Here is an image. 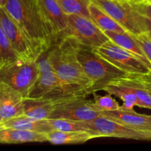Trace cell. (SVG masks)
I'll return each mask as SVG.
<instances>
[{
  "instance_id": "cell-4",
  "label": "cell",
  "mask_w": 151,
  "mask_h": 151,
  "mask_svg": "<svg viewBox=\"0 0 151 151\" xmlns=\"http://www.w3.org/2000/svg\"><path fill=\"white\" fill-rule=\"evenodd\" d=\"M116 21L131 35L145 32L144 18L128 0H90Z\"/></svg>"
},
{
  "instance_id": "cell-25",
  "label": "cell",
  "mask_w": 151,
  "mask_h": 151,
  "mask_svg": "<svg viewBox=\"0 0 151 151\" xmlns=\"http://www.w3.org/2000/svg\"><path fill=\"white\" fill-rule=\"evenodd\" d=\"M93 95V103L94 106L98 109L100 111H115L119 109V103L110 94L100 95L96 92L91 94Z\"/></svg>"
},
{
  "instance_id": "cell-15",
  "label": "cell",
  "mask_w": 151,
  "mask_h": 151,
  "mask_svg": "<svg viewBox=\"0 0 151 151\" xmlns=\"http://www.w3.org/2000/svg\"><path fill=\"white\" fill-rule=\"evenodd\" d=\"M47 135L44 133L22 131L11 128L0 127L1 144H20L26 142H45Z\"/></svg>"
},
{
  "instance_id": "cell-21",
  "label": "cell",
  "mask_w": 151,
  "mask_h": 151,
  "mask_svg": "<svg viewBox=\"0 0 151 151\" xmlns=\"http://www.w3.org/2000/svg\"><path fill=\"white\" fill-rule=\"evenodd\" d=\"M103 91H106L108 94L118 97L122 101L121 109L125 110H133L134 106H138V100L137 97L132 91L122 84L114 81L108 84L103 88Z\"/></svg>"
},
{
  "instance_id": "cell-31",
  "label": "cell",
  "mask_w": 151,
  "mask_h": 151,
  "mask_svg": "<svg viewBox=\"0 0 151 151\" xmlns=\"http://www.w3.org/2000/svg\"><path fill=\"white\" fill-rule=\"evenodd\" d=\"M7 0H0V6H4V4L6 3V1H7Z\"/></svg>"
},
{
  "instance_id": "cell-30",
  "label": "cell",
  "mask_w": 151,
  "mask_h": 151,
  "mask_svg": "<svg viewBox=\"0 0 151 151\" xmlns=\"http://www.w3.org/2000/svg\"><path fill=\"white\" fill-rule=\"evenodd\" d=\"M128 1H143V2L151 3V0H128Z\"/></svg>"
},
{
  "instance_id": "cell-6",
  "label": "cell",
  "mask_w": 151,
  "mask_h": 151,
  "mask_svg": "<svg viewBox=\"0 0 151 151\" xmlns=\"http://www.w3.org/2000/svg\"><path fill=\"white\" fill-rule=\"evenodd\" d=\"M94 50L114 66L130 75H145L151 71L139 58L110 40L100 47L94 48Z\"/></svg>"
},
{
  "instance_id": "cell-3",
  "label": "cell",
  "mask_w": 151,
  "mask_h": 151,
  "mask_svg": "<svg viewBox=\"0 0 151 151\" xmlns=\"http://www.w3.org/2000/svg\"><path fill=\"white\" fill-rule=\"evenodd\" d=\"M77 57L91 82V94L103 91V88L110 83L130 75L103 58L91 47L79 44Z\"/></svg>"
},
{
  "instance_id": "cell-27",
  "label": "cell",
  "mask_w": 151,
  "mask_h": 151,
  "mask_svg": "<svg viewBox=\"0 0 151 151\" xmlns=\"http://www.w3.org/2000/svg\"><path fill=\"white\" fill-rule=\"evenodd\" d=\"M134 10L141 16L151 21V3L139 1H128Z\"/></svg>"
},
{
  "instance_id": "cell-19",
  "label": "cell",
  "mask_w": 151,
  "mask_h": 151,
  "mask_svg": "<svg viewBox=\"0 0 151 151\" xmlns=\"http://www.w3.org/2000/svg\"><path fill=\"white\" fill-rule=\"evenodd\" d=\"M116 81L128 87L132 91L138 100L139 107L151 110V97L139 79V75H128Z\"/></svg>"
},
{
  "instance_id": "cell-23",
  "label": "cell",
  "mask_w": 151,
  "mask_h": 151,
  "mask_svg": "<svg viewBox=\"0 0 151 151\" xmlns=\"http://www.w3.org/2000/svg\"><path fill=\"white\" fill-rule=\"evenodd\" d=\"M47 120L52 130L61 131H88V132H91L87 130L83 121H75L67 119H47Z\"/></svg>"
},
{
  "instance_id": "cell-28",
  "label": "cell",
  "mask_w": 151,
  "mask_h": 151,
  "mask_svg": "<svg viewBox=\"0 0 151 151\" xmlns=\"http://www.w3.org/2000/svg\"><path fill=\"white\" fill-rule=\"evenodd\" d=\"M139 77L151 97V71L145 75H139Z\"/></svg>"
},
{
  "instance_id": "cell-17",
  "label": "cell",
  "mask_w": 151,
  "mask_h": 151,
  "mask_svg": "<svg viewBox=\"0 0 151 151\" xmlns=\"http://www.w3.org/2000/svg\"><path fill=\"white\" fill-rule=\"evenodd\" d=\"M47 142L53 145L83 144L90 139L99 138L94 133L88 131H61L52 130L46 134Z\"/></svg>"
},
{
  "instance_id": "cell-14",
  "label": "cell",
  "mask_w": 151,
  "mask_h": 151,
  "mask_svg": "<svg viewBox=\"0 0 151 151\" xmlns=\"http://www.w3.org/2000/svg\"><path fill=\"white\" fill-rule=\"evenodd\" d=\"M55 102L46 97H24L23 114L35 119H49Z\"/></svg>"
},
{
  "instance_id": "cell-16",
  "label": "cell",
  "mask_w": 151,
  "mask_h": 151,
  "mask_svg": "<svg viewBox=\"0 0 151 151\" xmlns=\"http://www.w3.org/2000/svg\"><path fill=\"white\" fill-rule=\"evenodd\" d=\"M0 127L11 128L22 131H35L47 134L52 131L51 127L47 119H35L24 114L14 116L0 123Z\"/></svg>"
},
{
  "instance_id": "cell-7",
  "label": "cell",
  "mask_w": 151,
  "mask_h": 151,
  "mask_svg": "<svg viewBox=\"0 0 151 151\" xmlns=\"http://www.w3.org/2000/svg\"><path fill=\"white\" fill-rule=\"evenodd\" d=\"M66 36L75 38L81 45L96 48L109 41V38L89 18L80 15H67Z\"/></svg>"
},
{
  "instance_id": "cell-32",
  "label": "cell",
  "mask_w": 151,
  "mask_h": 151,
  "mask_svg": "<svg viewBox=\"0 0 151 151\" xmlns=\"http://www.w3.org/2000/svg\"></svg>"
},
{
  "instance_id": "cell-22",
  "label": "cell",
  "mask_w": 151,
  "mask_h": 151,
  "mask_svg": "<svg viewBox=\"0 0 151 151\" xmlns=\"http://www.w3.org/2000/svg\"><path fill=\"white\" fill-rule=\"evenodd\" d=\"M66 15L76 14L90 19L88 4L90 0H56Z\"/></svg>"
},
{
  "instance_id": "cell-2",
  "label": "cell",
  "mask_w": 151,
  "mask_h": 151,
  "mask_svg": "<svg viewBox=\"0 0 151 151\" xmlns=\"http://www.w3.org/2000/svg\"><path fill=\"white\" fill-rule=\"evenodd\" d=\"M78 46L75 38L64 37L49 48V60L61 82L87 87L91 93V82L77 57Z\"/></svg>"
},
{
  "instance_id": "cell-26",
  "label": "cell",
  "mask_w": 151,
  "mask_h": 151,
  "mask_svg": "<svg viewBox=\"0 0 151 151\" xmlns=\"http://www.w3.org/2000/svg\"><path fill=\"white\" fill-rule=\"evenodd\" d=\"M132 36L142 49L145 54L151 63V41L145 32H142L138 35H132Z\"/></svg>"
},
{
  "instance_id": "cell-1",
  "label": "cell",
  "mask_w": 151,
  "mask_h": 151,
  "mask_svg": "<svg viewBox=\"0 0 151 151\" xmlns=\"http://www.w3.org/2000/svg\"><path fill=\"white\" fill-rule=\"evenodd\" d=\"M38 55L57 42L38 0H7L3 6Z\"/></svg>"
},
{
  "instance_id": "cell-5",
  "label": "cell",
  "mask_w": 151,
  "mask_h": 151,
  "mask_svg": "<svg viewBox=\"0 0 151 151\" xmlns=\"http://www.w3.org/2000/svg\"><path fill=\"white\" fill-rule=\"evenodd\" d=\"M38 76L35 60L18 58L10 63L0 66V82L11 86L27 97L29 90Z\"/></svg>"
},
{
  "instance_id": "cell-11",
  "label": "cell",
  "mask_w": 151,
  "mask_h": 151,
  "mask_svg": "<svg viewBox=\"0 0 151 151\" xmlns=\"http://www.w3.org/2000/svg\"><path fill=\"white\" fill-rule=\"evenodd\" d=\"M102 115L111 119L127 125L142 133L151 140V115L139 114L133 110L119 109L110 111L101 112Z\"/></svg>"
},
{
  "instance_id": "cell-9",
  "label": "cell",
  "mask_w": 151,
  "mask_h": 151,
  "mask_svg": "<svg viewBox=\"0 0 151 151\" xmlns=\"http://www.w3.org/2000/svg\"><path fill=\"white\" fill-rule=\"evenodd\" d=\"M0 25L19 58L24 60H36L39 55L35 47L2 6H0Z\"/></svg>"
},
{
  "instance_id": "cell-8",
  "label": "cell",
  "mask_w": 151,
  "mask_h": 151,
  "mask_svg": "<svg viewBox=\"0 0 151 151\" xmlns=\"http://www.w3.org/2000/svg\"><path fill=\"white\" fill-rule=\"evenodd\" d=\"M87 97H76L55 102L49 119H67L75 121H91L102 115Z\"/></svg>"
},
{
  "instance_id": "cell-10",
  "label": "cell",
  "mask_w": 151,
  "mask_h": 151,
  "mask_svg": "<svg viewBox=\"0 0 151 151\" xmlns=\"http://www.w3.org/2000/svg\"><path fill=\"white\" fill-rule=\"evenodd\" d=\"M83 122L87 130L97 134L99 138L114 137L126 139L148 140L147 137L142 133L103 115H100L94 120Z\"/></svg>"
},
{
  "instance_id": "cell-13",
  "label": "cell",
  "mask_w": 151,
  "mask_h": 151,
  "mask_svg": "<svg viewBox=\"0 0 151 151\" xmlns=\"http://www.w3.org/2000/svg\"><path fill=\"white\" fill-rule=\"evenodd\" d=\"M47 22L52 29L57 41L66 36L67 15L63 11L56 0H38Z\"/></svg>"
},
{
  "instance_id": "cell-20",
  "label": "cell",
  "mask_w": 151,
  "mask_h": 151,
  "mask_svg": "<svg viewBox=\"0 0 151 151\" xmlns=\"http://www.w3.org/2000/svg\"><path fill=\"white\" fill-rule=\"evenodd\" d=\"M88 12H89L90 19L103 32L105 31L114 32H126L125 29L116 21L114 20L101 8L91 1L88 4Z\"/></svg>"
},
{
  "instance_id": "cell-18",
  "label": "cell",
  "mask_w": 151,
  "mask_h": 151,
  "mask_svg": "<svg viewBox=\"0 0 151 151\" xmlns=\"http://www.w3.org/2000/svg\"><path fill=\"white\" fill-rule=\"evenodd\" d=\"M104 32L110 41L120 47L121 48L137 55L141 60H142L151 69V63L150 60L145 54L141 47L139 45L138 43L136 41V40L131 34L128 33V32H114L105 31Z\"/></svg>"
},
{
  "instance_id": "cell-24",
  "label": "cell",
  "mask_w": 151,
  "mask_h": 151,
  "mask_svg": "<svg viewBox=\"0 0 151 151\" xmlns=\"http://www.w3.org/2000/svg\"><path fill=\"white\" fill-rule=\"evenodd\" d=\"M19 58L0 25V66Z\"/></svg>"
},
{
  "instance_id": "cell-29",
  "label": "cell",
  "mask_w": 151,
  "mask_h": 151,
  "mask_svg": "<svg viewBox=\"0 0 151 151\" xmlns=\"http://www.w3.org/2000/svg\"><path fill=\"white\" fill-rule=\"evenodd\" d=\"M144 24H145V32L151 41V21L147 19V18L144 17Z\"/></svg>"
},
{
  "instance_id": "cell-12",
  "label": "cell",
  "mask_w": 151,
  "mask_h": 151,
  "mask_svg": "<svg viewBox=\"0 0 151 151\" xmlns=\"http://www.w3.org/2000/svg\"><path fill=\"white\" fill-rule=\"evenodd\" d=\"M24 97L11 86L0 82V123L23 114Z\"/></svg>"
}]
</instances>
